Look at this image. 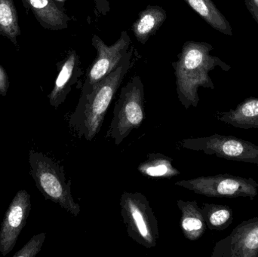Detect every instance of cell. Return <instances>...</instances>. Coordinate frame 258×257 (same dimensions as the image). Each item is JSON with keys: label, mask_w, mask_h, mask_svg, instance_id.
<instances>
[{"label": "cell", "mask_w": 258, "mask_h": 257, "mask_svg": "<svg viewBox=\"0 0 258 257\" xmlns=\"http://www.w3.org/2000/svg\"><path fill=\"white\" fill-rule=\"evenodd\" d=\"M213 47L207 42L187 41L183 44L178 59L171 63L176 77L177 98L186 110L197 107L200 102V87L215 89L211 71L220 67L228 71L230 66L219 57L212 55Z\"/></svg>", "instance_id": "obj_1"}, {"label": "cell", "mask_w": 258, "mask_h": 257, "mask_svg": "<svg viewBox=\"0 0 258 257\" xmlns=\"http://www.w3.org/2000/svg\"><path fill=\"white\" fill-rule=\"evenodd\" d=\"M133 50H128L117 67L86 95H80L69 125L80 138L93 140L101 131L107 110L120 87L132 63Z\"/></svg>", "instance_id": "obj_2"}, {"label": "cell", "mask_w": 258, "mask_h": 257, "mask_svg": "<svg viewBox=\"0 0 258 257\" xmlns=\"http://www.w3.org/2000/svg\"><path fill=\"white\" fill-rule=\"evenodd\" d=\"M30 175L45 200L60 205L74 217H78L81 207L71 193V181H67L63 166L42 152H29Z\"/></svg>", "instance_id": "obj_3"}, {"label": "cell", "mask_w": 258, "mask_h": 257, "mask_svg": "<svg viewBox=\"0 0 258 257\" xmlns=\"http://www.w3.org/2000/svg\"><path fill=\"white\" fill-rule=\"evenodd\" d=\"M144 118V86L141 77L135 75L121 89L106 138L113 139L119 146L142 125Z\"/></svg>", "instance_id": "obj_4"}, {"label": "cell", "mask_w": 258, "mask_h": 257, "mask_svg": "<svg viewBox=\"0 0 258 257\" xmlns=\"http://www.w3.org/2000/svg\"><path fill=\"white\" fill-rule=\"evenodd\" d=\"M119 205L129 238L145 248L156 247L159 239V224L147 198L141 193L124 192Z\"/></svg>", "instance_id": "obj_5"}, {"label": "cell", "mask_w": 258, "mask_h": 257, "mask_svg": "<svg viewBox=\"0 0 258 257\" xmlns=\"http://www.w3.org/2000/svg\"><path fill=\"white\" fill-rule=\"evenodd\" d=\"M175 185L206 197H242L254 200L258 194V183L253 178L234 176L228 173L183 180L175 183Z\"/></svg>", "instance_id": "obj_6"}, {"label": "cell", "mask_w": 258, "mask_h": 257, "mask_svg": "<svg viewBox=\"0 0 258 257\" xmlns=\"http://www.w3.org/2000/svg\"><path fill=\"white\" fill-rule=\"evenodd\" d=\"M182 147L200 151L230 161L249 163L258 167V146L235 136L215 134L209 137L184 139Z\"/></svg>", "instance_id": "obj_7"}, {"label": "cell", "mask_w": 258, "mask_h": 257, "mask_svg": "<svg viewBox=\"0 0 258 257\" xmlns=\"http://www.w3.org/2000/svg\"><path fill=\"white\" fill-rule=\"evenodd\" d=\"M132 39L126 31L121 33L119 39L112 45H107L98 36H92V44L96 49L97 56L86 72L81 95H89L95 86L111 73L128 52Z\"/></svg>", "instance_id": "obj_8"}, {"label": "cell", "mask_w": 258, "mask_h": 257, "mask_svg": "<svg viewBox=\"0 0 258 257\" xmlns=\"http://www.w3.org/2000/svg\"><path fill=\"white\" fill-rule=\"evenodd\" d=\"M212 257H258V217L244 220L218 241Z\"/></svg>", "instance_id": "obj_9"}, {"label": "cell", "mask_w": 258, "mask_h": 257, "mask_svg": "<svg viewBox=\"0 0 258 257\" xmlns=\"http://www.w3.org/2000/svg\"><path fill=\"white\" fill-rule=\"evenodd\" d=\"M31 211L30 196L20 190L9 205L0 229V253L7 256L15 247L18 236L27 223Z\"/></svg>", "instance_id": "obj_10"}, {"label": "cell", "mask_w": 258, "mask_h": 257, "mask_svg": "<svg viewBox=\"0 0 258 257\" xmlns=\"http://www.w3.org/2000/svg\"><path fill=\"white\" fill-rule=\"evenodd\" d=\"M57 78L54 87L48 95L50 104L54 108H58L68 98L72 87L83 73L81 61L75 50H71L67 57L57 64Z\"/></svg>", "instance_id": "obj_11"}, {"label": "cell", "mask_w": 258, "mask_h": 257, "mask_svg": "<svg viewBox=\"0 0 258 257\" xmlns=\"http://www.w3.org/2000/svg\"><path fill=\"white\" fill-rule=\"evenodd\" d=\"M24 7L34 15L43 28L58 31L68 27L70 17L54 0H21Z\"/></svg>", "instance_id": "obj_12"}, {"label": "cell", "mask_w": 258, "mask_h": 257, "mask_svg": "<svg viewBox=\"0 0 258 257\" xmlns=\"http://www.w3.org/2000/svg\"><path fill=\"white\" fill-rule=\"evenodd\" d=\"M177 205L181 212L180 226L183 236L192 241L201 238L206 232L207 226L197 202L178 200Z\"/></svg>", "instance_id": "obj_13"}, {"label": "cell", "mask_w": 258, "mask_h": 257, "mask_svg": "<svg viewBox=\"0 0 258 257\" xmlns=\"http://www.w3.org/2000/svg\"><path fill=\"white\" fill-rule=\"evenodd\" d=\"M218 120L241 129H258V98L244 100L235 109L218 113Z\"/></svg>", "instance_id": "obj_14"}, {"label": "cell", "mask_w": 258, "mask_h": 257, "mask_svg": "<svg viewBox=\"0 0 258 257\" xmlns=\"http://www.w3.org/2000/svg\"><path fill=\"white\" fill-rule=\"evenodd\" d=\"M166 18V12L161 6H147L140 12L138 19L132 24V31L137 40L142 45L147 43L150 36L162 27Z\"/></svg>", "instance_id": "obj_15"}, {"label": "cell", "mask_w": 258, "mask_h": 257, "mask_svg": "<svg viewBox=\"0 0 258 257\" xmlns=\"http://www.w3.org/2000/svg\"><path fill=\"white\" fill-rule=\"evenodd\" d=\"M192 10L195 11L209 25L217 31L233 36L230 22L220 12L212 0H183Z\"/></svg>", "instance_id": "obj_16"}, {"label": "cell", "mask_w": 258, "mask_h": 257, "mask_svg": "<svg viewBox=\"0 0 258 257\" xmlns=\"http://www.w3.org/2000/svg\"><path fill=\"white\" fill-rule=\"evenodd\" d=\"M172 161L164 154L150 153L147 159L138 165V170L147 178L169 179L180 175L173 165Z\"/></svg>", "instance_id": "obj_17"}, {"label": "cell", "mask_w": 258, "mask_h": 257, "mask_svg": "<svg viewBox=\"0 0 258 257\" xmlns=\"http://www.w3.org/2000/svg\"><path fill=\"white\" fill-rule=\"evenodd\" d=\"M0 35L9 39L18 50V37L21 35V29L13 0H0Z\"/></svg>", "instance_id": "obj_18"}, {"label": "cell", "mask_w": 258, "mask_h": 257, "mask_svg": "<svg viewBox=\"0 0 258 257\" xmlns=\"http://www.w3.org/2000/svg\"><path fill=\"white\" fill-rule=\"evenodd\" d=\"M201 210L206 226L210 230H225L234 220L233 210L228 205L204 203Z\"/></svg>", "instance_id": "obj_19"}, {"label": "cell", "mask_w": 258, "mask_h": 257, "mask_svg": "<svg viewBox=\"0 0 258 257\" xmlns=\"http://www.w3.org/2000/svg\"><path fill=\"white\" fill-rule=\"evenodd\" d=\"M46 235L44 232L35 235L21 250L13 255L14 257H33L40 252Z\"/></svg>", "instance_id": "obj_20"}, {"label": "cell", "mask_w": 258, "mask_h": 257, "mask_svg": "<svg viewBox=\"0 0 258 257\" xmlns=\"http://www.w3.org/2000/svg\"><path fill=\"white\" fill-rule=\"evenodd\" d=\"M66 1L67 0H54L57 6L62 9H63ZM93 1L95 3V8L100 14L103 15H107L110 12V6L108 0H93Z\"/></svg>", "instance_id": "obj_21"}, {"label": "cell", "mask_w": 258, "mask_h": 257, "mask_svg": "<svg viewBox=\"0 0 258 257\" xmlns=\"http://www.w3.org/2000/svg\"><path fill=\"white\" fill-rule=\"evenodd\" d=\"M9 88V81L7 72L3 66H0V95L6 96Z\"/></svg>", "instance_id": "obj_22"}, {"label": "cell", "mask_w": 258, "mask_h": 257, "mask_svg": "<svg viewBox=\"0 0 258 257\" xmlns=\"http://www.w3.org/2000/svg\"><path fill=\"white\" fill-rule=\"evenodd\" d=\"M247 9L258 24V0H245Z\"/></svg>", "instance_id": "obj_23"}]
</instances>
